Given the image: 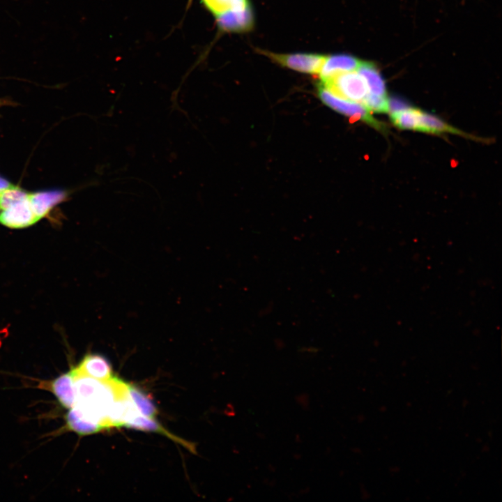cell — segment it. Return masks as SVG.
Here are the masks:
<instances>
[{
  "label": "cell",
  "instance_id": "obj_14",
  "mask_svg": "<svg viewBox=\"0 0 502 502\" xmlns=\"http://www.w3.org/2000/svg\"><path fill=\"white\" fill-rule=\"evenodd\" d=\"M127 395L139 413L146 417L155 418L158 409L144 393L135 386L127 383Z\"/></svg>",
  "mask_w": 502,
  "mask_h": 502
},
{
  "label": "cell",
  "instance_id": "obj_16",
  "mask_svg": "<svg viewBox=\"0 0 502 502\" xmlns=\"http://www.w3.org/2000/svg\"><path fill=\"white\" fill-rule=\"evenodd\" d=\"M202 1L215 15L229 9H243L248 5L247 0H202Z\"/></svg>",
  "mask_w": 502,
  "mask_h": 502
},
{
  "label": "cell",
  "instance_id": "obj_9",
  "mask_svg": "<svg viewBox=\"0 0 502 502\" xmlns=\"http://www.w3.org/2000/svg\"><path fill=\"white\" fill-rule=\"evenodd\" d=\"M360 62L357 58L346 54L326 56L319 75L323 82L336 74L356 70Z\"/></svg>",
  "mask_w": 502,
  "mask_h": 502
},
{
  "label": "cell",
  "instance_id": "obj_13",
  "mask_svg": "<svg viewBox=\"0 0 502 502\" xmlns=\"http://www.w3.org/2000/svg\"><path fill=\"white\" fill-rule=\"evenodd\" d=\"M418 131L431 134L449 132L464 135L462 131L452 127L438 117L421 110H419Z\"/></svg>",
  "mask_w": 502,
  "mask_h": 502
},
{
  "label": "cell",
  "instance_id": "obj_2",
  "mask_svg": "<svg viewBox=\"0 0 502 502\" xmlns=\"http://www.w3.org/2000/svg\"><path fill=\"white\" fill-rule=\"evenodd\" d=\"M318 95L320 100L333 110L351 119L362 121L376 129H384L383 124L375 119L362 103L341 98L322 84L319 86Z\"/></svg>",
  "mask_w": 502,
  "mask_h": 502
},
{
  "label": "cell",
  "instance_id": "obj_1",
  "mask_svg": "<svg viewBox=\"0 0 502 502\" xmlns=\"http://www.w3.org/2000/svg\"><path fill=\"white\" fill-rule=\"evenodd\" d=\"M321 84L341 98L360 103L369 93L365 78L357 70L336 74Z\"/></svg>",
  "mask_w": 502,
  "mask_h": 502
},
{
  "label": "cell",
  "instance_id": "obj_3",
  "mask_svg": "<svg viewBox=\"0 0 502 502\" xmlns=\"http://www.w3.org/2000/svg\"><path fill=\"white\" fill-rule=\"evenodd\" d=\"M37 388L52 393L60 404L69 409L75 404V372L73 367L52 380H39Z\"/></svg>",
  "mask_w": 502,
  "mask_h": 502
},
{
  "label": "cell",
  "instance_id": "obj_19",
  "mask_svg": "<svg viewBox=\"0 0 502 502\" xmlns=\"http://www.w3.org/2000/svg\"><path fill=\"white\" fill-rule=\"evenodd\" d=\"M410 107L407 102L398 98H391L388 100V111L395 112Z\"/></svg>",
  "mask_w": 502,
  "mask_h": 502
},
{
  "label": "cell",
  "instance_id": "obj_5",
  "mask_svg": "<svg viewBox=\"0 0 502 502\" xmlns=\"http://www.w3.org/2000/svg\"><path fill=\"white\" fill-rule=\"evenodd\" d=\"M38 219L35 215L28 197L10 207L2 210L0 223L14 229L24 228L36 223Z\"/></svg>",
  "mask_w": 502,
  "mask_h": 502
},
{
  "label": "cell",
  "instance_id": "obj_15",
  "mask_svg": "<svg viewBox=\"0 0 502 502\" xmlns=\"http://www.w3.org/2000/svg\"><path fill=\"white\" fill-rule=\"evenodd\" d=\"M419 109L409 107L390 114L393 123L402 130H417L418 127Z\"/></svg>",
  "mask_w": 502,
  "mask_h": 502
},
{
  "label": "cell",
  "instance_id": "obj_11",
  "mask_svg": "<svg viewBox=\"0 0 502 502\" xmlns=\"http://www.w3.org/2000/svg\"><path fill=\"white\" fill-rule=\"evenodd\" d=\"M65 420L66 430L80 436L91 435L105 429L100 425L85 417L75 406L68 409Z\"/></svg>",
  "mask_w": 502,
  "mask_h": 502
},
{
  "label": "cell",
  "instance_id": "obj_8",
  "mask_svg": "<svg viewBox=\"0 0 502 502\" xmlns=\"http://www.w3.org/2000/svg\"><path fill=\"white\" fill-rule=\"evenodd\" d=\"M123 426L130 429L165 435L188 449L194 451V446L190 443L169 432L160 423L156 421L155 418L144 416L138 412L126 420Z\"/></svg>",
  "mask_w": 502,
  "mask_h": 502
},
{
  "label": "cell",
  "instance_id": "obj_18",
  "mask_svg": "<svg viewBox=\"0 0 502 502\" xmlns=\"http://www.w3.org/2000/svg\"><path fill=\"white\" fill-rule=\"evenodd\" d=\"M362 104L370 111L378 113L388 112V99L387 96H379L368 93Z\"/></svg>",
  "mask_w": 502,
  "mask_h": 502
},
{
  "label": "cell",
  "instance_id": "obj_12",
  "mask_svg": "<svg viewBox=\"0 0 502 502\" xmlns=\"http://www.w3.org/2000/svg\"><path fill=\"white\" fill-rule=\"evenodd\" d=\"M356 70L365 78L368 87V93L386 96L385 82L372 63L361 61Z\"/></svg>",
  "mask_w": 502,
  "mask_h": 502
},
{
  "label": "cell",
  "instance_id": "obj_20",
  "mask_svg": "<svg viewBox=\"0 0 502 502\" xmlns=\"http://www.w3.org/2000/svg\"><path fill=\"white\" fill-rule=\"evenodd\" d=\"M10 183L3 178L0 177V193L6 188L11 186Z\"/></svg>",
  "mask_w": 502,
  "mask_h": 502
},
{
  "label": "cell",
  "instance_id": "obj_4",
  "mask_svg": "<svg viewBox=\"0 0 502 502\" xmlns=\"http://www.w3.org/2000/svg\"><path fill=\"white\" fill-rule=\"evenodd\" d=\"M267 54L282 66L310 74H319L326 58L325 56L314 54Z\"/></svg>",
  "mask_w": 502,
  "mask_h": 502
},
{
  "label": "cell",
  "instance_id": "obj_7",
  "mask_svg": "<svg viewBox=\"0 0 502 502\" xmlns=\"http://www.w3.org/2000/svg\"><path fill=\"white\" fill-rule=\"evenodd\" d=\"M75 371L100 381H107L112 377L109 362L98 354L89 353L74 367Z\"/></svg>",
  "mask_w": 502,
  "mask_h": 502
},
{
  "label": "cell",
  "instance_id": "obj_6",
  "mask_svg": "<svg viewBox=\"0 0 502 502\" xmlns=\"http://www.w3.org/2000/svg\"><path fill=\"white\" fill-rule=\"evenodd\" d=\"M215 16L218 26L226 31H247L253 24L252 13L249 5L243 9H229Z\"/></svg>",
  "mask_w": 502,
  "mask_h": 502
},
{
  "label": "cell",
  "instance_id": "obj_10",
  "mask_svg": "<svg viewBox=\"0 0 502 502\" xmlns=\"http://www.w3.org/2000/svg\"><path fill=\"white\" fill-rule=\"evenodd\" d=\"M65 197L66 193L59 190L39 192L28 195L31 207L38 220L46 215L55 205L63 201Z\"/></svg>",
  "mask_w": 502,
  "mask_h": 502
},
{
  "label": "cell",
  "instance_id": "obj_17",
  "mask_svg": "<svg viewBox=\"0 0 502 502\" xmlns=\"http://www.w3.org/2000/svg\"><path fill=\"white\" fill-rule=\"evenodd\" d=\"M28 195L17 187L10 186L0 193V210H4L25 199Z\"/></svg>",
  "mask_w": 502,
  "mask_h": 502
}]
</instances>
